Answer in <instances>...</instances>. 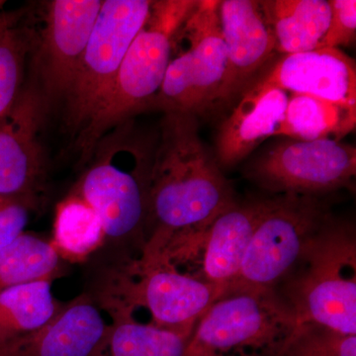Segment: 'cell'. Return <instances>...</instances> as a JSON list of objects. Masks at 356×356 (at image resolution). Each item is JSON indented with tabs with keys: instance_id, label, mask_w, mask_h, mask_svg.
Returning a JSON list of instances; mask_svg holds the SVG:
<instances>
[{
	"instance_id": "14",
	"label": "cell",
	"mask_w": 356,
	"mask_h": 356,
	"mask_svg": "<svg viewBox=\"0 0 356 356\" xmlns=\"http://www.w3.org/2000/svg\"><path fill=\"white\" fill-rule=\"evenodd\" d=\"M254 81L275 86L289 95L356 105L355 62L341 49L280 55Z\"/></svg>"
},
{
	"instance_id": "19",
	"label": "cell",
	"mask_w": 356,
	"mask_h": 356,
	"mask_svg": "<svg viewBox=\"0 0 356 356\" xmlns=\"http://www.w3.org/2000/svg\"><path fill=\"white\" fill-rule=\"evenodd\" d=\"M103 304L112 317L108 337L97 356H185L192 334L142 324L133 309L105 295Z\"/></svg>"
},
{
	"instance_id": "4",
	"label": "cell",
	"mask_w": 356,
	"mask_h": 356,
	"mask_svg": "<svg viewBox=\"0 0 356 356\" xmlns=\"http://www.w3.org/2000/svg\"><path fill=\"white\" fill-rule=\"evenodd\" d=\"M298 323L356 334V233L332 216L276 289Z\"/></svg>"
},
{
	"instance_id": "28",
	"label": "cell",
	"mask_w": 356,
	"mask_h": 356,
	"mask_svg": "<svg viewBox=\"0 0 356 356\" xmlns=\"http://www.w3.org/2000/svg\"><path fill=\"white\" fill-rule=\"evenodd\" d=\"M22 10L0 13V36L9 28L18 24V21L22 17Z\"/></svg>"
},
{
	"instance_id": "9",
	"label": "cell",
	"mask_w": 356,
	"mask_h": 356,
	"mask_svg": "<svg viewBox=\"0 0 356 356\" xmlns=\"http://www.w3.org/2000/svg\"><path fill=\"white\" fill-rule=\"evenodd\" d=\"M107 295L134 311L146 308L159 327L192 334L222 294L202 276L181 273L168 259L140 257L117 275Z\"/></svg>"
},
{
	"instance_id": "22",
	"label": "cell",
	"mask_w": 356,
	"mask_h": 356,
	"mask_svg": "<svg viewBox=\"0 0 356 356\" xmlns=\"http://www.w3.org/2000/svg\"><path fill=\"white\" fill-rule=\"evenodd\" d=\"M105 238L99 217L83 199L72 193L58 204L51 243L60 259L83 261L102 245Z\"/></svg>"
},
{
	"instance_id": "23",
	"label": "cell",
	"mask_w": 356,
	"mask_h": 356,
	"mask_svg": "<svg viewBox=\"0 0 356 356\" xmlns=\"http://www.w3.org/2000/svg\"><path fill=\"white\" fill-rule=\"evenodd\" d=\"M60 267V257L51 242L23 233L0 250V292L38 280H53Z\"/></svg>"
},
{
	"instance_id": "3",
	"label": "cell",
	"mask_w": 356,
	"mask_h": 356,
	"mask_svg": "<svg viewBox=\"0 0 356 356\" xmlns=\"http://www.w3.org/2000/svg\"><path fill=\"white\" fill-rule=\"evenodd\" d=\"M199 0H156L120 65L108 95L77 135L83 163L111 129L145 112L165 79L175 34Z\"/></svg>"
},
{
	"instance_id": "8",
	"label": "cell",
	"mask_w": 356,
	"mask_h": 356,
	"mask_svg": "<svg viewBox=\"0 0 356 356\" xmlns=\"http://www.w3.org/2000/svg\"><path fill=\"white\" fill-rule=\"evenodd\" d=\"M152 3V0H103L76 79L65 100L67 125L76 135L86 128L108 95Z\"/></svg>"
},
{
	"instance_id": "29",
	"label": "cell",
	"mask_w": 356,
	"mask_h": 356,
	"mask_svg": "<svg viewBox=\"0 0 356 356\" xmlns=\"http://www.w3.org/2000/svg\"><path fill=\"white\" fill-rule=\"evenodd\" d=\"M6 2L3 1V0H0V10L3 8V6H6Z\"/></svg>"
},
{
	"instance_id": "16",
	"label": "cell",
	"mask_w": 356,
	"mask_h": 356,
	"mask_svg": "<svg viewBox=\"0 0 356 356\" xmlns=\"http://www.w3.org/2000/svg\"><path fill=\"white\" fill-rule=\"evenodd\" d=\"M289 95L269 84L250 83L220 127L215 156L220 166L238 165L264 140L275 137Z\"/></svg>"
},
{
	"instance_id": "27",
	"label": "cell",
	"mask_w": 356,
	"mask_h": 356,
	"mask_svg": "<svg viewBox=\"0 0 356 356\" xmlns=\"http://www.w3.org/2000/svg\"><path fill=\"white\" fill-rule=\"evenodd\" d=\"M331 19L322 49L350 46L356 36L355 0H329Z\"/></svg>"
},
{
	"instance_id": "24",
	"label": "cell",
	"mask_w": 356,
	"mask_h": 356,
	"mask_svg": "<svg viewBox=\"0 0 356 356\" xmlns=\"http://www.w3.org/2000/svg\"><path fill=\"white\" fill-rule=\"evenodd\" d=\"M34 39L29 29L18 24L0 36V122L13 108L24 86L26 60Z\"/></svg>"
},
{
	"instance_id": "1",
	"label": "cell",
	"mask_w": 356,
	"mask_h": 356,
	"mask_svg": "<svg viewBox=\"0 0 356 356\" xmlns=\"http://www.w3.org/2000/svg\"><path fill=\"white\" fill-rule=\"evenodd\" d=\"M235 203L233 187L201 140L197 116L163 113L149 173V233L140 257L177 264L197 254L210 225Z\"/></svg>"
},
{
	"instance_id": "7",
	"label": "cell",
	"mask_w": 356,
	"mask_h": 356,
	"mask_svg": "<svg viewBox=\"0 0 356 356\" xmlns=\"http://www.w3.org/2000/svg\"><path fill=\"white\" fill-rule=\"evenodd\" d=\"M332 217L329 201L323 196L284 193L267 198L240 273L227 291L277 289Z\"/></svg>"
},
{
	"instance_id": "6",
	"label": "cell",
	"mask_w": 356,
	"mask_h": 356,
	"mask_svg": "<svg viewBox=\"0 0 356 356\" xmlns=\"http://www.w3.org/2000/svg\"><path fill=\"white\" fill-rule=\"evenodd\" d=\"M219 9L218 0H199L180 26L165 79L145 111L198 116L216 104L227 67Z\"/></svg>"
},
{
	"instance_id": "12",
	"label": "cell",
	"mask_w": 356,
	"mask_h": 356,
	"mask_svg": "<svg viewBox=\"0 0 356 356\" xmlns=\"http://www.w3.org/2000/svg\"><path fill=\"white\" fill-rule=\"evenodd\" d=\"M47 104L36 84L23 86L0 122V195L37 198L46 179L41 130Z\"/></svg>"
},
{
	"instance_id": "10",
	"label": "cell",
	"mask_w": 356,
	"mask_h": 356,
	"mask_svg": "<svg viewBox=\"0 0 356 356\" xmlns=\"http://www.w3.org/2000/svg\"><path fill=\"white\" fill-rule=\"evenodd\" d=\"M248 177L276 194L324 196L353 188L356 175V149L337 140L275 143L248 170Z\"/></svg>"
},
{
	"instance_id": "25",
	"label": "cell",
	"mask_w": 356,
	"mask_h": 356,
	"mask_svg": "<svg viewBox=\"0 0 356 356\" xmlns=\"http://www.w3.org/2000/svg\"><path fill=\"white\" fill-rule=\"evenodd\" d=\"M273 356H356V334L299 323L280 350Z\"/></svg>"
},
{
	"instance_id": "13",
	"label": "cell",
	"mask_w": 356,
	"mask_h": 356,
	"mask_svg": "<svg viewBox=\"0 0 356 356\" xmlns=\"http://www.w3.org/2000/svg\"><path fill=\"white\" fill-rule=\"evenodd\" d=\"M219 13L227 67L216 104H227L238 99L275 58V39L261 1L222 0Z\"/></svg>"
},
{
	"instance_id": "18",
	"label": "cell",
	"mask_w": 356,
	"mask_h": 356,
	"mask_svg": "<svg viewBox=\"0 0 356 356\" xmlns=\"http://www.w3.org/2000/svg\"><path fill=\"white\" fill-rule=\"evenodd\" d=\"M275 39L276 54L292 55L322 49L331 7L327 0L261 1Z\"/></svg>"
},
{
	"instance_id": "21",
	"label": "cell",
	"mask_w": 356,
	"mask_h": 356,
	"mask_svg": "<svg viewBox=\"0 0 356 356\" xmlns=\"http://www.w3.org/2000/svg\"><path fill=\"white\" fill-rule=\"evenodd\" d=\"M53 280H38L0 292V350L49 322L62 304L51 292Z\"/></svg>"
},
{
	"instance_id": "2",
	"label": "cell",
	"mask_w": 356,
	"mask_h": 356,
	"mask_svg": "<svg viewBox=\"0 0 356 356\" xmlns=\"http://www.w3.org/2000/svg\"><path fill=\"white\" fill-rule=\"evenodd\" d=\"M154 144L130 119L95 145L74 194L95 211L105 236L119 240L145 233Z\"/></svg>"
},
{
	"instance_id": "5",
	"label": "cell",
	"mask_w": 356,
	"mask_h": 356,
	"mask_svg": "<svg viewBox=\"0 0 356 356\" xmlns=\"http://www.w3.org/2000/svg\"><path fill=\"white\" fill-rule=\"evenodd\" d=\"M298 324L276 290H229L199 320L185 356H273Z\"/></svg>"
},
{
	"instance_id": "11",
	"label": "cell",
	"mask_w": 356,
	"mask_h": 356,
	"mask_svg": "<svg viewBox=\"0 0 356 356\" xmlns=\"http://www.w3.org/2000/svg\"><path fill=\"white\" fill-rule=\"evenodd\" d=\"M102 0H51L44 3L43 27L35 36L37 86L47 104L65 100L83 60Z\"/></svg>"
},
{
	"instance_id": "26",
	"label": "cell",
	"mask_w": 356,
	"mask_h": 356,
	"mask_svg": "<svg viewBox=\"0 0 356 356\" xmlns=\"http://www.w3.org/2000/svg\"><path fill=\"white\" fill-rule=\"evenodd\" d=\"M35 203L36 199L0 195V250L25 233Z\"/></svg>"
},
{
	"instance_id": "20",
	"label": "cell",
	"mask_w": 356,
	"mask_h": 356,
	"mask_svg": "<svg viewBox=\"0 0 356 356\" xmlns=\"http://www.w3.org/2000/svg\"><path fill=\"white\" fill-rule=\"evenodd\" d=\"M356 127V105L313 96L290 95L275 137L297 140L341 142Z\"/></svg>"
},
{
	"instance_id": "15",
	"label": "cell",
	"mask_w": 356,
	"mask_h": 356,
	"mask_svg": "<svg viewBox=\"0 0 356 356\" xmlns=\"http://www.w3.org/2000/svg\"><path fill=\"white\" fill-rule=\"evenodd\" d=\"M109 325L93 302L79 297L39 330L0 350V356H97Z\"/></svg>"
},
{
	"instance_id": "17",
	"label": "cell",
	"mask_w": 356,
	"mask_h": 356,
	"mask_svg": "<svg viewBox=\"0 0 356 356\" xmlns=\"http://www.w3.org/2000/svg\"><path fill=\"white\" fill-rule=\"evenodd\" d=\"M266 204V199L236 202L212 222L201 241L197 254L201 252L202 257V277L217 286L222 295L240 273Z\"/></svg>"
}]
</instances>
